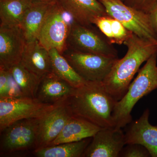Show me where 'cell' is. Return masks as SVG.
Masks as SVG:
<instances>
[{
  "label": "cell",
  "mask_w": 157,
  "mask_h": 157,
  "mask_svg": "<svg viewBox=\"0 0 157 157\" xmlns=\"http://www.w3.org/2000/svg\"><path fill=\"white\" fill-rule=\"evenodd\" d=\"M56 2L73 21L82 25H94L97 17L108 15L99 0H57Z\"/></svg>",
  "instance_id": "obj_14"
},
{
  "label": "cell",
  "mask_w": 157,
  "mask_h": 157,
  "mask_svg": "<svg viewBox=\"0 0 157 157\" xmlns=\"http://www.w3.org/2000/svg\"><path fill=\"white\" fill-rule=\"evenodd\" d=\"M76 89L51 72L42 77L36 98L45 104H56L67 101Z\"/></svg>",
  "instance_id": "obj_15"
},
{
  "label": "cell",
  "mask_w": 157,
  "mask_h": 157,
  "mask_svg": "<svg viewBox=\"0 0 157 157\" xmlns=\"http://www.w3.org/2000/svg\"><path fill=\"white\" fill-rule=\"evenodd\" d=\"M157 89V52L138 71L126 93L117 101L113 113L114 127L122 128L132 122V110L144 96Z\"/></svg>",
  "instance_id": "obj_3"
},
{
  "label": "cell",
  "mask_w": 157,
  "mask_h": 157,
  "mask_svg": "<svg viewBox=\"0 0 157 157\" xmlns=\"http://www.w3.org/2000/svg\"><path fill=\"white\" fill-rule=\"evenodd\" d=\"M67 100L59 103L39 119L36 149L49 146L59 135L67 122L74 116Z\"/></svg>",
  "instance_id": "obj_10"
},
{
  "label": "cell",
  "mask_w": 157,
  "mask_h": 157,
  "mask_svg": "<svg viewBox=\"0 0 157 157\" xmlns=\"http://www.w3.org/2000/svg\"><path fill=\"white\" fill-rule=\"evenodd\" d=\"M94 25H85L72 21L67 39V49L118 58V51Z\"/></svg>",
  "instance_id": "obj_4"
},
{
  "label": "cell",
  "mask_w": 157,
  "mask_h": 157,
  "mask_svg": "<svg viewBox=\"0 0 157 157\" xmlns=\"http://www.w3.org/2000/svg\"><path fill=\"white\" fill-rule=\"evenodd\" d=\"M125 55L118 59L102 82L116 101L126 93L132 79L141 65L157 52V40H150L133 33L124 43Z\"/></svg>",
  "instance_id": "obj_1"
},
{
  "label": "cell",
  "mask_w": 157,
  "mask_h": 157,
  "mask_svg": "<svg viewBox=\"0 0 157 157\" xmlns=\"http://www.w3.org/2000/svg\"><path fill=\"white\" fill-rule=\"evenodd\" d=\"M30 0H0V26H20Z\"/></svg>",
  "instance_id": "obj_20"
},
{
  "label": "cell",
  "mask_w": 157,
  "mask_h": 157,
  "mask_svg": "<svg viewBox=\"0 0 157 157\" xmlns=\"http://www.w3.org/2000/svg\"><path fill=\"white\" fill-rule=\"evenodd\" d=\"M49 52L52 73L74 88H78L85 84L86 81L76 73L63 55L55 48L50 49Z\"/></svg>",
  "instance_id": "obj_21"
},
{
  "label": "cell",
  "mask_w": 157,
  "mask_h": 157,
  "mask_svg": "<svg viewBox=\"0 0 157 157\" xmlns=\"http://www.w3.org/2000/svg\"><path fill=\"white\" fill-rule=\"evenodd\" d=\"M124 2L132 8L148 13L157 0H124Z\"/></svg>",
  "instance_id": "obj_25"
},
{
  "label": "cell",
  "mask_w": 157,
  "mask_h": 157,
  "mask_svg": "<svg viewBox=\"0 0 157 157\" xmlns=\"http://www.w3.org/2000/svg\"><path fill=\"white\" fill-rule=\"evenodd\" d=\"M125 145V133L121 128H101L92 137L82 157H119Z\"/></svg>",
  "instance_id": "obj_11"
},
{
  "label": "cell",
  "mask_w": 157,
  "mask_h": 157,
  "mask_svg": "<svg viewBox=\"0 0 157 157\" xmlns=\"http://www.w3.org/2000/svg\"><path fill=\"white\" fill-rule=\"evenodd\" d=\"M92 137L76 142L60 144L34 150L33 154L38 157H82Z\"/></svg>",
  "instance_id": "obj_19"
},
{
  "label": "cell",
  "mask_w": 157,
  "mask_h": 157,
  "mask_svg": "<svg viewBox=\"0 0 157 157\" xmlns=\"http://www.w3.org/2000/svg\"><path fill=\"white\" fill-rule=\"evenodd\" d=\"M63 55L86 81L103 82L119 59L68 48Z\"/></svg>",
  "instance_id": "obj_8"
},
{
  "label": "cell",
  "mask_w": 157,
  "mask_h": 157,
  "mask_svg": "<svg viewBox=\"0 0 157 157\" xmlns=\"http://www.w3.org/2000/svg\"><path fill=\"white\" fill-rule=\"evenodd\" d=\"M111 31L112 35L111 43L113 44L121 45L124 44V42L133 34L121 23L112 17L111 19Z\"/></svg>",
  "instance_id": "obj_23"
},
{
  "label": "cell",
  "mask_w": 157,
  "mask_h": 157,
  "mask_svg": "<svg viewBox=\"0 0 157 157\" xmlns=\"http://www.w3.org/2000/svg\"><path fill=\"white\" fill-rule=\"evenodd\" d=\"M149 152L145 147L138 144H126L120 153L119 157H150Z\"/></svg>",
  "instance_id": "obj_24"
},
{
  "label": "cell",
  "mask_w": 157,
  "mask_h": 157,
  "mask_svg": "<svg viewBox=\"0 0 157 157\" xmlns=\"http://www.w3.org/2000/svg\"><path fill=\"white\" fill-rule=\"evenodd\" d=\"M9 76V70L0 68V98L8 97Z\"/></svg>",
  "instance_id": "obj_26"
},
{
  "label": "cell",
  "mask_w": 157,
  "mask_h": 157,
  "mask_svg": "<svg viewBox=\"0 0 157 157\" xmlns=\"http://www.w3.org/2000/svg\"><path fill=\"white\" fill-rule=\"evenodd\" d=\"M101 129L88 121L74 115L67 122L59 135L49 146L92 137Z\"/></svg>",
  "instance_id": "obj_17"
},
{
  "label": "cell",
  "mask_w": 157,
  "mask_h": 157,
  "mask_svg": "<svg viewBox=\"0 0 157 157\" xmlns=\"http://www.w3.org/2000/svg\"><path fill=\"white\" fill-rule=\"evenodd\" d=\"M8 96L7 98H21L25 97L19 86L9 72Z\"/></svg>",
  "instance_id": "obj_27"
},
{
  "label": "cell",
  "mask_w": 157,
  "mask_h": 157,
  "mask_svg": "<svg viewBox=\"0 0 157 157\" xmlns=\"http://www.w3.org/2000/svg\"><path fill=\"white\" fill-rule=\"evenodd\" d=\"M148 14L152 26L157 36V2L150 10Z\"/></svg>",
  "instance_id": "obj_28"
},
{
  "label": "cell",
  "mask_w": 157,
  "mask_h": 157,
  "mask_svg": "<svg viewBox=\"0 0 157 157\" xmlns=\"http://www.w3.org/2000/svg\"><path fill=\"white\" fill-rule=\"evenodd\" d=\"M71 16L56 2L52 5L45 16L37 39L47 50L56 49L63 55L67 49V39Z\"/></svg>",
  "instance_id": "obj_5"
},
{
  "label": "cell",
  "mask_w": 157,
  "mask_h": 157,
  "mask_svg": "<svg viewBox=\"0 0 157 157\" xmlns=\"http://www.w3.org/2000/svg\"><path fill=\"white\" fill-rule=\"evenodd\" d=\"M8 70L19 86L25 97L36 98L42 77L28 70L21 62Z\"/></svg>",
  "instance_id": "obj_22"
},
{
  "label": "cell",
  "mask_w": 157,
  "mask_h": 157,
  "mask_svg": "<svg viewBox=\"0 0 157 157\" xmlns=\"http://www.w3.org/2000/svg\"><path fill=\"white\" fill-rule=\"evenodd\" d=\"M39 119L15 122L1 132V153L10 154L36 147Z\"/></svg>",
  "instance_id": "obj_9"
},
{
  "label": "cell",
  "mask_w": 157,
  "mask_h": 157,
  "mask_svg": "<svg viewBox=\"0 0 157 157\" xmlns=\"http://www.w3.org/2000/svg\"><path fill=\"white\" fill-rule=\"evenodd\" d=\"M59 103L45 104L28 97L0 98V132L21 120L41 118Z\"/></svg>",
  "instance_id": "obj_6"
},
{
  "label": "cell",
  "mask_w": 157,
  "mask_h": 157,
  "mask_svg": "<svg viewBox=\"0 0 157 157\" xmlns=\"http://www.w3.org/2000/svg\"><path fill=\"white\" fill-rule=\"evenodd\" d=\"M102 82L86 81L67 100L73 115L101 128L114 127L113 113L116 103Z\"/></svg>",
  "instance_id": "obj_2"
},
{
  "label": "cell",
  "mask_w": 157,
  "mask_h": 157,
  "mask_svg": "<svg viewBox=\"0 0 157 157\" xmlns=\"http://www.w3.org/2000/svg\"><path fill=\"white\" fill-rule=\"evenodd\" d=\"M32 3H45L52 4L56 2L57 0H30Z\"/></svg>",
  "instance_id": "obj_29"
},
{
  "label": "cell",
  "mask_w": 157,
  "mask_h": 157,
  "mask_svg": "<svg viewBox=\"0 0 157 157\" xmlns=\"http://www.w3.org/2000/svg\"><path fill=\"white\" fill-rule=\"evenodd\" d=\"M21 63L28 70L40 77L52 72L49 51L37 39L27 42Z\"/></svg>",
  "instance_id": "obj_16"
},
{
  "label": "cell",
  "mask_w": 157,
  "mask_h": 157,
  "mask_svg": "<svg viewBox=\"0 0 157 157\" xmlns=\"http://www.w3.org/2000/svg\"><path fill=\"white\" fill-rule=\"evenodd\" d=\"M52 4L32 3L26 11L20 27L27 42L37 39L47 12Z\"/></svg>",
  "instance_id": "obj_18"
},
{
  "label": "cell",
  "mask_w": 157,
  "mask_h": 157,
  "mask_svg": "<svg viewBox=\"0 0 157 157\" xmlns=\"http://www.w3.org/2000/svg\"><path fill=\"white\" fill-rule=\"evenodd\" d=\"M121 1H122V2H124V0H121Z\"/></svg>",
  "instance_id": "obj_30"
},
{
  "label": "cell",
  "mask_w": 157,
  "mask_h": 157,
  "mask_svg": "<svg viewBox=\"0 0 157 157\" xmlns=\"http://www.w3.org/2000/svg\"><path fill=\"white\" fill-rule=\"evenodd\" d=\"M149 115V110L145 109L139 119L130 124L125 133V144H141L151 157H157V126L150 123Z\"/></svg>",
  "instance_id": "obj_13"
},
{
  "label": "cell",
  "mask_w": 157,
  "mask_h": 157,
  "mask_svg": "<svg viewBox=\"0 0 157 157\" xmlns=\"http://www.w3.org/2000/svg\"><path fill=\"white\" fill-rule=\"evenodd\" d=\"M109 16L141 38L157 40L148 13L132 8L121 0H99Z\"/></svg>",
  "instance_id": "obj_7"
},
{
  "label": "cell",
  "mask_w": 157,
  "mask_h": 157,
  "mask_svg": "<svg viewBox=\"0 0 157 157\" xmlns=\"http://www.w3.org/2000/svg\"><path fill=\"white\" fill-rule=\"evenodd\" d=\"M26 43L20 26H0V68L8 70L20 63Z\"/></svg>",
  "instance_id": "obj_12"
}]
</instances>
